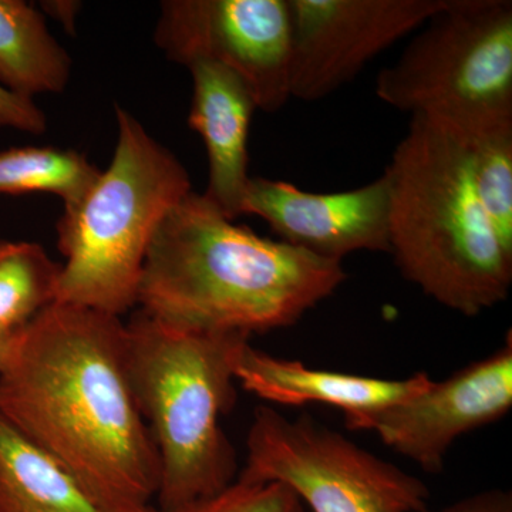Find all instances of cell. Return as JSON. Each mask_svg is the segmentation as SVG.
Wrapping results in <instances>:
<instances>
[{
    "instance_id": "obj_10",
    "label": "cell",
    "mask_w": 512,
    "mask_h": 512,
    "mask_svg": "<svg viewBox=\"0 0 512 512\" xmlns=\"http://www.w3.org/2000/svg\"><path fill=\"white\" fill-rule=\"evenodd\" d=\"M512 409V335L493 355L446 380L360 420L355 430L373 431L400 456L426 473L443 470L458 437L497 423Z\"/></svg>"
},
{
    "instance_id": "obj_6",
    "label": "cell",
    "mask_w": 512,
    "mask_h": 512,
    "mask_svg": "<svg viewBox=\"0 0 512 512\" xmlns=\"http://www.w3.org/2000/svg\"><path fill=\"white\" fill-rule=\"evenodd\" d=\"M376 94L393 109L458 130L510 119L511 0H444L379 73Z\"/></svg>"
},
{
    "instance_id": "obj_14",
    "label": "cell",
    "mask_w": 512,
    "mask_h": 512,
    "mask_svg": "<svg viewBox=\"0 0 512 512\" xmlns=\"http://www.w3.org/2000/svg\"><path fill=\"white\" fill-rule=\"evenodd\" d=\"M72 76V59L52 36L45 16L22 0H0V84L32 100L60 93Z\"/></svg>"
},
{
    "instance_id": "obj_17",
    "label": "cell",
    "mask_w": 512,
    "mask_h": 512,
    "mask_svg": "<svg viewBox=\"0 0 512 512\" xmlns=\"http://www.w3.org/2000/svg\"><path fill=\"white\" fill-rule=\"evenodd\" d=\"M60 271L42 245L0 241V333L19 332L56 302Z\"/></svg>"
},
{
    "instance_id": "obj_19",
    "label": "cell",
    "mask_w": 512,
    "mask_h": 512,
    "mask_svg": "<svg viewBox=\"0 0 512 512\" xmlns=\"http://www.w3.org/2000/svg\"><path fill=\"white\" fill-rule=\"evenodd\" d=\"M143 512H305V505L284 484L237 478L220 493L163 510L151 504Z\"/></svg>"
},
{
    "instance_id": "obj_16",
    "label": "cell",
    "mask_w": 512,
    "mask_h": 512,
    "mask_svg": "<svg viewBox=\"0 0 512 512\" xmlns=\"http://www.w3.org/2000/svg\"><path fill=\"white\" fill-rule=\"evenodd\" d=\"M101 171L86 156L53 147L0 151V194L47 192L62 198L64 210L76 207Z\"/></svg>"
},
{
    "instance_id": "obj_8",
    "label": "cell",
    "mask_w": 512,
    "mask_h": 512,
    "mask_svg": "<svg viewBox=\"0 0 512 512\" xmlns=\"http://www.w3.org/2000/svg\"><path fill=\"white\" fill-rule=\"evenodd\" d=\"M154 39L171 62L234 73L258 110L276 113L291 100L289 0H165Z\"/></svg>"
},
{
    "instance_id": "obj_1",
    "label": "cell",
    "mask_w": 512,
    "mask_h": 512,
    "mask_svg": "<svg viewBox=\"0 0 512 512\" xmlns=\"http://www.w3.org/2000/svg\"><path fill=\"white\" fill-rule=\"evenodd\" d=\"M0 417L104 512H143L160 461L131 389L126 323L55 302L20 330L0 370Z\"/></svg>"
},
{
    "instance_id": "obj_22",
    "label": "cell",
    "mask_w": 512,
    "mask_h": 512,
    "mask_svg": "<svg viewBox=\"0 0 512 512\" xmlns=\"http://www.w3.org/2000/svg\"><path fill=\"white\" fill-rule=\"evenodd\" d=\"M19 332L0 333V370H2L3 366L8 362L13 346H15L16 339H18Z\"/></svg>"
},
{
    "instance_id": "obj_11",
    "label": "cell",
    "mask_w": 512,
    "mask_h": 512,
    "mask_svg": "<svg viewBox=\"0 0 512 512\" xmlns=\"http://www.w3.org/2000/svg\"><path fill=\"white\" fill-rule=\"evenodd\" d=\"M242 215L262 218L279 241L342 262L359 251L389 252V183L342 192L303 191L291 183L251 177Z\"/></svg>"
},
{
    "instance_id": "obj_7",
    "label": "cell",
    "mask_w": 512,
    "mask_h": 512,
    "mask_svg": "<svg viewBox=\"0 0 512 512\" xmlns=\"http://www.w3.org/2000/svg\"><path fill=\"white\" fill-rule=\"evenodd\" d=\"M239 478L284 484L312 512H421L430 490L420 478L357 446L303 413L289 419L256 407Z\"/></svg>"
},
{
    "instance_id": "obj_5",
    "label": "cell",
    "mask_w": 512,
    "mask_h": 512,
    "mask_svg": "<svg viewBox=\"0 0 512 512\" xmlns=\"http://www.w3.org/2000/svg\"><path fill=\"white\" fill-rule=\"evenodd\" d=\"M113 160L82 201L64 210L56 302L117 316L137 305L158 225L192 191L187 168L126 109L116 106Z\"/></svg>"
},
{
    "instance_id": "obj_12",
    "label": "cell",
    "mask_w": 512,
    "mask_h": 512,
    "mask_svg": "<svg viewBox=\"0 0 512 512\" xmlns=\"http://www.w3.org/2000/svg\"><path fill=\"white\" fill-rule=\"evenodd\" d=\"M234 375L247 392L268 403H319L342 410L349 430H355L357 423L370 414L409 399L433 382L424 372L392 380L315 369L298 360L261 352L249 340L238 350Z\"/></svg>"
},
{
    "instance_id": "obj_2",
    "label": "cell",
    "mask_w": 512,
    "mask_h": 512,
    "mask_svg": "<svg viewBox=\"0 0 512 512\" xmlns=\"http://www.w3.org/2000/svg\"><path fill=\"white\" fill-rule=\"evenodd\" d=\"M348 279L342 262L259 237L191 191L158 225L138 286L140 311L178 328H291Z\"/></svg>"
},
{
    "instance_id": "obj_15",
    "label": "cell",
    "mask_w": 512,
    "mask_h": 512,
    "mask_svg": "<svg viewBox=\"0 0 512 512\" xmlns=\"http://www.w3.org/2000/svg\"><path fill=\"white\" fill-rule=\"evenodd\" d=\"M0 512H104L62 467L0 417Z\"/></svg>"
},
{
    "instance_id": "obj_4",
    "label": "cell",
    "mask_w": 512,
    "mask_h": 512,
    "mask_svg": "<svg viewBox=\"0 0 512 512\" xmlns=\"http://www.w3.org/2000/svg\"><path fill=\"white\" fill-rule=\"evenodd\" d=\"M247 340L141 311L126 323L131 389L160 461L158 508L210 497L237 480V453L220 420L235 406V357Z\"/></svg>"
},
{
    "instance_id": "obj_21",
    "label": "cell",
    "mask_w": 512,
    "mask_h": 512,
    "mask_svg": "<svg viewBox=\"0 0 512 512\" xmlns=\"http://www.w3.org/2000/svg\"><path fill=\"white\" fill-rule=\"evenodd\" d=\"M421 512H512V493L503 488H490L481 493L468 495L441 510L426 508Z\"/></svg>"
},
{
    "instance_id": "obj_20",
    "label": "cell",
    "mask_w": 512,
    "mask_h": 512,
    "mask_svg": "<svg viewBox=\"0 0 512 512\" xmlns=\"http://www.w3.org/2000/svg\"><path fill=\"white\" fill-rule=\"evenodd\" d=\"M0 127L39 136L46 131L47 119L33 100L9 92L0 84Z\"/></svg>"
},
{
    "instance_id": "obj_9",
    "label": "cell",
    "mask_w": 512,
    "mask_h": 512,
    "mask_svg": "<svg viewBox=\"0 0 512 512\" xmlns=\"http://www.w3.org/2000/svg\"><path fill=\"white\" fill-rule=\"evenodd\" d=\"M443 5L444 0H289L291 99L318 101L338 92Z\"/></svg>"
},
{
    "instance_id": "obj_18",
    "label": "cell",
    "mask_w": 512,
    "mask_h": 512,
    "mask_svg": "<svg viewBox=\"0 0 512 512\" xmlns=\"http://www.w3.org/2000/svg\"><path fill=\"white\" fill-rule=\"evenodd\" d=\"M458 131L466 137L485 214L501 245L512 255V119Z\"/></svg>"
},
{
    "instance_id": "obj_13",
    "label": "cell",
    "mask_w": 512,
    "mask_h": 512,
    "mask_svg": "<svg viewBox=\"0 0 512 512\" xmlns=\"http://www.w3.org/2000/svg\"><path fill=\"white\" fill-rule=\"evenodd\" d=\"M192 103L188 124L200 134L208 157L205 198L235 221L249 183L248 136L256 104L244 82L225 67L210 62L188 66Z\"/></svg>"
},
{
    "instance_id": "obj_3",
    "label": "cell",
    "mask_w": 512,
    "mask_h": 512,
    "mask_svg": "<svg viewBox=\"0 0 512 512\" xmlns=\"http://www.w3.org/2000/svg\"><path fill=\"white\" fill-rule=\"evenodd\" d=\"M389 183V254L407 281L460 315L508 298L512 255L485 214L466 137L413 116L384 170Z\"/></svg>"
}]
</instances>
